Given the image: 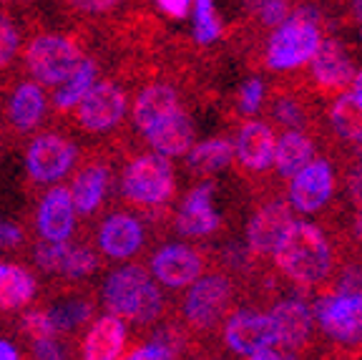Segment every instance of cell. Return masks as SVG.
<instances>
[{"label": "cell", "instance_id": "2e32d148", "mask_svg": "<svg viewBox=\"0 0 362 360\" xmlns=\"http://www.w3.org/2000/svg\"><path fill=\"white\" fill-rule=\"evenodd\" d=\"M226 348L237 355H255L257 350L274 348V335H272L267 313L252 308L234 310L226 315L224 330H221Z\"/></svg>", "mask_w": 362, "mask_h": 360}, {"label": "cell", "instance_id": "cb8c5ba5", "mask_svg": "<svg viewBox=\"0 0 362 360\" xmlns=\"http://www.w3.org/2000/svg\"><path fill=\"white\" fill-rule=\"evenodd\" d=\"M48 106L51 103H48L43 86H38L35 81H21L11 91V99H8V121L18 131L28 134V131L38 129L43 124Z\"/></svg>", "mask_w": 362, "mask_h": 360}, {"label": "cell", "instance_id": "f5cc1de1", "mask_svg": "<svg viewBox=\"0 0 362 360\" xmlns=\"http://www.w3.org/2000/svg\"><path fill=\"white\" fill-rule=\"evenodd\" d=\"M360 38H362V28H360Z\"/></svg>", "mask_w": 362, "mask_h": 360}, {"label": "cell", "instance_id": "4fadbf2b", "mask_svg": "<svg viewBox=\"0 0 362 360\" xmlns=\"http://www.w3.org/2000/svg\"><path fill=\"white\" fill-rule=\"evenodd\" d=\"M292 225L294 209L284 199H269L267 204H262L247 225V249L252 252V257H272Z\"/></svg>", "mask_w": 362, "mask_h": 360}, {"label": "cell", "instance_id": "7bdbcfd3", "mask_svg": "<svg viewBox=\"0 0 362 360\" xmlns=\"http://www.w3.org/2000/svg\"><path fill=\"white\" fill-rule=\"evenodd\" d=\"M23 242V230L16 222L0 220V247L3 249H13Z\"/></svg>", "mask_w": 362, "mask_h": 360}, {"label": "cell", "instance_id": "5bb4252c", "mask_svg": "<svg viewBox=\"0 0 362 360\" xmlns=\"http://www.w3.org/2000/svg\"><path fill=\"white\" fill-rule=\"evenodd\" d=\"M264 103L269 121L277 124L279 129L307 134V131L317 126V111L315 103H312V94L302 89V86H277L272 94L267 91Z\"/></svg>", "mask_w": 362, "mask_h": 360}, {"label": "cell", "instance_id": "f6af8a7d", "mask_svg": "<svg viewBox=\"0 0 362 360\" xmlns=\"http://www.w3.org/2000/svg\"><path fill=\"white\" fill-rule=\"evenodd\" d=\"M352 242L362 247V202H355V212H352V225H350Z\"/></svg>", "mask_w": 362, "mask_h": 360}, {"label": "cell", "instance_id": "7402d4cb", "mask_svg": "<svg viewBox=\"0 0 362 360\" xmlns=\"http://www.w3.org/2000/svg\"><path fill=\"white\" fill-rule=\"evenodd\" d=\"M126 322L103 313L90 322L81 343V360H121L126 350Z\"/></svg>", "mask_w": 362, "mask_h": 360}, {"label": "cell", "instance_id": "4316f807", "mask_svg": "<svg viewBox=\"0 0 362 360\" xmlns=\"http://www.w3.org/2000/svg\"><path fill=\"white\" fill-rule=\"evenodd\" d=\"M38 295V280L30 270L13 262H0V313H16Z\"/></svg>", "mask_w": 362, "mask_h": 360}, {"label": "cell", "instance_id": "f907efd6", "mask_svg": "<svg viewBox=\"0 0 362 360\" xmlns=\"http://www.w3.org/2000/svg\"><path fill=\"white\" fill-rule=\"evenodd\" d=\"M352 94L362 101V71H357L355 74V81H352Z\"/></svg>", "mask_w": 362, "mask_h": 360}, {"label": "cell", "instance_id": "ba28073f", "mask_svg": "<svg viewBox=\"0 0 362 360\" xmlns=\"http://www.w3.org/2000/svg\"><path fill=\"white\" fill-rule=\"evenodd\" d=\"M76 124L88 134H108L129 113V94L116 81H98L74 108Z\"/></svg>", "mask_w": 362, "mask_h": 360}, {"label": "cell", "instance_id": "d6a6232c", "mask_svg": "<svg viewBox=\"0 0 362 360\" xmlns=\"http://www.w3.org/2000/svg\"><path fill=\"white\" fill-rule=\"evenodd\" d=\"M101 267V257L90 247H83V244H74L68 247V254L63 259V267L58 275L66 277V280H83V277H90L93 272Z\"/></svg>", "mask_w": 362, "mask_h": 360}, {"label": "cell", "instance_id": "277c9868", "mask_svg": "<svg viewBox=\"0 0 362 360\" xmlns=\"http://www.w3.org/2000/svg\"><path fill=\"white\" fill-rule=\"evenodd\" d=\"M234 305V280L224 270L202 275L181 300V315L197 332L214 330Z\"/></svg>", "mask_w": 362, "mask_h": 360}, {"label": "cell", "instance_id": "d6986e66", "mask_svg": "<svg viewBox=\"0 0 362 360\" xmlns=\"http://www.w3.org/2000/svg\"><path fill=\"white\" fill-rule=\"evenodd\" d=\"M234 159H237L239 169L249 174H264L274 164V129L267 121H247L239 126L237 139L232 141Z\"/></svg>", "mask_w": 362, "mask_h": 360}, {"label": "cell", "instance_id": "e575fe53", "mask_svg": "<svg viewBox=\"0 0 362 360\" xmlns=\"http://www.w3.org/2000/svg\"><path fill=\"white\" fill-rule=\"evenodd\" d=\"M68 247H71V242H38L33 249V262L38 265V270L48 272V275H58L68 254Z\"/></svg>", "mask_w": 362, "mask_h": 360}, {"label": "cell", "instance_id": "816d5d0a", "mask_svg": "<svg viewBox=\"0 0 362 360\" xmlns=\"http://www.w3.org/2000/svg\"><path fill=\"white\" fill-rule=\"evenodd\" d=\"M202 360H214V358H202Z\"/></svg>", "mask_w": 362, "mask_h": 360}, {"label": "cell", "instance_id": "9a60e30c", "mask_svg": "<svg viewBox=\"0 0 362 360\" xmlns=\"http://www.w3.org/2000/svg\"><path fill=\"white\" fill-rule=\"evenodd\" d=\"M76 222H78V214L74 209L68 186H48L35 212V230H38L40 242H71Z\"/></svg>", "mask_w": 362, "mask_h": 360}, {"label": "cell", "instance_id": "9c48e42d", "mask_svg": "<svg viewBox=\"0 0 362 360\" xmlns=\"http://www.w3.org/2000/svg\"><path fill=\"white\" fill-rule=\"evenodd\" d=\"M315 320L334 343H362V295H325L315 305Z\"/></svg>", "mask_w": 362, "mask_h": 360}, {"label": "cell", "instance_id": "30bf717a", "mask_svg": "<svg viewBox=\"0 0 362 360\" xmlns=\"http://www.w3.org/2000/svg\"><path fill=\"white\" fill-rule=\"evenodd\" d=\"M206 257L202 249L192 244L171 242L158 247L151 254V275L156 277L158 285L181 290V287H192L202 275H206Z\"/></svg>", "mask_w": 362, "mask_h": 360}, {"label": "cell", "instance_id": "f35d334b", "mask_svg": "<svg viewBox=\"0 0 362 360\" xmlns=\"http://www.w3.org/2000/svg\"><path fill=\"white\" fill-rule=\"evenodd\" d=\"M23 330L28 332L33 340L56 338V332H53V325H51V317H48L45 310H28V313L23 315Z\"/></svg>", "mask_w": 362, "mask_h": 360}, {"label": "cell", "instance_id": "74e56055", "mask_svg": "<svg viewBox=\"0 0 362 360\" xmlns=\"http://www.w3.org/2000/svg\"><path fill=\"white\" fill-rule=\"evenodd\" d=\"M264 96H267V86L259 76L247 79L242 84V89H239V111H242L244 116H252V113L262 111Z\"/></svg>", "mask_w": 362, "mask_h": 360}, {"label": "cell", "instance_id": "6da1fadb", "mask_svg": "<svg viewBox=\"0 0 362 360\" xmlns=\"http://www.w3.org/2000/svg\"><path fill=\"white\" fill-rule=\"evenodd\" d=\"M272 259L287 280L302 287L329 282L334 270L332 244L325 237V232L310 222H294L282 237V242L277 244Z\"/></svg>", "mask_w": 362, "mask_h": 360}, {"label": "cell", "instance_id": "5b68a950", "mask_svg": "<svg viewBox=\"0 0 362 360\" xmlns=\"http://www.w3.org/2000/svg\"><path fill=\"white\" fill-rule=\"evenodd\" d=\"M83 58V48L66 33H40L25 45V68L38 86H61Z\"/></svg>", "mask_w": 362, "mask_h": 360}, {"label": "cell", "instance_id": "484cf974", "mask_svg": "<svg viewBox=\"0 0 362 360\" xmlns=\"http://www.w3.org/2000/svg\"><path fill=\"white\" fill-rule=\"evenodd\" d=\"M315 162V141L310 134H300V131H284L277 139L274 147V169H277L279 179H289L300 174L305 167Z\"/></svg>", "mask_w": 362, "mask_h": 360}, {"label": "cell", "instance_id": "d4e9b609", "mask_svg": "<svg viewBox=\"0 0 362 360\" xmlns=\"http://www.w3.org/2000/svg\"><path fill=\"white\" fill-rule=\"evenodd\" d=\"M146 144L151 147L153 154L164 159H176V157H187L189 149L194 147V124H192V116H189L184 108L169 116L164 124H158L153 131H148L146 136Z\"/></svg>", "mask_w": 362, "mask_h": 360}, {"label": "cell", "instance_id": "ee69618b", "mask_svg": "<svg viewBox=\"0 0 362 360\" xmlns=\"http://www.w3.org/2000/svg\"><path fill=\"white\" fill-rule=\"evenodd\" d=\"M192 6L194 3H189V0H158L156 8L164 16L174 18V21H181V18H187L189 13H192Z\"/></svg>", "mask_w": 362, "mask_h": 360}, {"label": "cell", "instance_id": "8fae6325", "mask_svg": "<svg viewBox=\"0 0 362 360\" xmlns=\"http://www.w3.org/2000/svg\"><path fill=\"white\" fill-rule=\"evenodd\" d=\"M272 335H274V348L282 353H302L312 338L315 315L305 300L289 298L277 303L267 313Z\"/></svg>", "mask_w": 362, "mask_h": 360}, {"label": "cell", "instance_id": "bcb514c9", "mask_svg": "<svg viewBox=\"0 0 362 360\" xmlns=\"http://www.w3.org/2000/svg\"><path fill=\"white\" fill-rule=\"evenodd\" d=\"M0 360H21V350L8 338H0Z\"/></svg>", "mask_w": 362, "mask_h": 360}, {"label": "cell", "instance_id": "1f68e13d", "mask_svg": "<svg viewBox=\"0 0 362 360\" xmlns=\"http://www.w3.org/2000/svg\"><path fill=\"white\" fill-rule=\"evenodd\" d=\"M192 18H194V40L199 45H209L221 38L224 23H221L216 6L211 0H197L192 6Z\"/></svg>", "mask_w": 362, "mask_h": 360}, {"label": "cell", "instance_id": "8992f818", "mask_svg": "<svg viewBox=\"0 0 362 360\" xmlns=\"http://www.w3.org/2000/svg\"><path fill=\"white\" fill-rule=\"evenodd\" d=\"M320 43H322L320 26L305 18L302 13H297V8H294L287 23H282L269 35L264 63L269 71H297L315 58Z\"/></svg>", "mask_w": 362, "mask_h": 360}, {"label": "cell", "instance_id": "8d00e7d4", "mask_svg": "<svg viewBox=\"0 0 362 360\" xmlns=\"http://www.w3.org/2000/svg\"><path fill=\"white\" fill-rule=\"evenodd\" d=\"M329 282H332L329 295H362V262H347L337 275L329 277Z\"/></svg>", "mask_w": 362, "mask_h": 360}, {"label": "cell", "instance_id": "44dd1931", "mask_svg": "<svg viewBox=\"0 0 362 360\" xmlns=\"http://www.w3.org/2000/svg\"><path fill=\"white\" fill-rule=\"evenodd\" d=\"M179 108L181 103L176 89H171L169 84H148L136 94L131 103V118L141 136H146L158 124H164L169 116H174Z\"/></svg>", "mask_w": 362, "mask_h": 360}, {"label": "cell", "instance_id": "3957f363", "mask_svg": "<svg viewBox=\"0 0 362 360\" xmlns=\"http://www.w3.org/2000/svg\"><path fill=\"white\" fill-rule=\"evenodd\" d=\"M176 189V171L169 159L153 152L134 157L121 171V194L136 207H164Z\"/></svg>", "mask_w": 362, "mask_h": 360}, {"label": "cell", "instance_id": "ab89813d", "mask_svg": "<svg viewBox=\"0 0 362 360\" xmlns=\"http://www.w3.org/2000/svg\"><path fill=\"white\" fill-rule=\"evenodd\" d=\"M252 259L255 257H252V252L247 249V244L232 242L224 249L221 262H224V267H226V275L232 277V272H249L252 270Z\"/></svg>", "mask_w": 362, "mask_h": 360}, {"label": "cell", "instance_id": "f1b7e54d", "mask_svg": "<svg viewBox=\"0 0 362 360\" xmlns=\"http://www.w3.org/2000/svg\"><path fill=\"white\" fill-rule=\"evenodd\" d=\"M96 84H98V66H96L93 58L86 56L74 74L68 76L61 86H56V94H53V108L61 111V113L74 111V108L83 101L86 96H88V91Z\"/></svg>", "mask_w": 362, "mask_h": 360}, {"label": "cell", "instance_id": "52a82bcc", "mask_svg": "<svg viewBox=\"0 0 362 360\" xmlns=\"http://www.w3.org/2000/svg\"><path fill=\"white\" fill-rule=\"evenodd\" d=\"M76 162H78L76 144L58 131H40L25 149V171L38 184L56 186L63 176L74 171Z\"/></svg>", "mask_w": 362, "mask_h": 360}, {"label": "cell", "instance_id": "7a4b0ae2", "mask_svg": "<svg viewBox=\"0 0 362 360\" xmlns=\"http://www.w3.org/2000/svg\"><path fill=\"white\" fill-rule=\"evenodd\" d=\"M101 303L108 315L126 317L136 325L156 322L166 310L161 287L141 265H121L108 272L101 287Z\"/></svg>", "mask_w": 362, "mask_h": 360}, {"label": "cell", "instance_id": "d590c367", "mask_svg": "<svg viewBox=\"0 0 362 360\" xmlns=\"http://www.w3.org/2000/svg\"><path fill=\"white\" fill-rule=\"evenodd\" d=\"M21 51V30L11 16L0 11V71L11 66V61Z\"/></svg>", "mask_w": 362, "mask_h": 360}, {"label": "cell", "instance_id": "681fc988", "mask_svg": "<svg viewBox=\"0 0 362 360\" xmlns=\"http://www.w3.org/2000/svg\"><path fill=\"white\" fill-rule=\"evenodd\" d=\"M350 21L362 23V0H357V3H350Z\"/></svg>", "mask_w": 362, "mask_h": 360}, {"label": "cell", "instance_id": "4dcf8cb0", "mask_svg": "<svg viewBox=\"0 0 362 360\" xmlns=\"http://www.w3.org/2000/svg\"><path fill=\"white\" fill-rule=\"evenodd\" d=\"M45 313L51 317L53 332L58 335V332H74L81 325H86L90 320V315H93V305L86 298H68L56 303L51 310H45Z\"/></svg>", "mask_w": 362, "mask_h": 360}, {"label": "cell", "instance_id": "60d3db41", "mask_svg": "<svg viewBox=\"0 0 362 360\" xmlns=\"http://www.w3.org/2000/svg\"><path fill=\"white\" fill-rule=\"evenodd\" d=\"M66 348L56 338L33 340V360H66Z\"/></svg>", "mask_w": 362, "mask_h": 360}, {"label": "cell", "instance_id": "c3c4849f", "mask_svg": "<svg viewBox=\"0 0 362 360\" xmlns=\"http://www.w3.org/2000/svg\"><path fill=\"white\" fill-rule=\"evenodd\" d=\"M116 3H78V8L83 11H111Z\"/></svg>", "mask_w": 362, "mask_h": 360}, {"label": "cell", "instance_id": "f546056e", "mask_svg": "<svg viewBox=\"0 0 362 360\" xmlns=\"http://www.w3.org/2000/svg\"><path fill=\"white\" fill-rule=\"evenodd\" d=\"M232 162H234V147L232 141L224 139V136H214V139H206L202 144H194L187 154L189 169L199 176L216 174V171L226 169Z\"/></svg>", "mask_w": 362, "mask_h": 360}, {"label": "cell", "instance_id": "7c38bea8", "mask_svg": "<svg viewBox=\"0 0 362 360\" xmlns=\"http://www.w3.org/2000/svg\"><path fill=\"white\" fill-rule=\"evenodd\" d=\"M146 242V227L131 212H111L96 230V247L106 259L126 262L141 252Z\"/></svg>", "mask_w": 362, "mask_h": 360}, {"label": "cell", "instance_id": "ac0fdd59", "mask_svg": "<svg viewBox=\"0 0 362 360\" xmlns=\"http://www.w3.org/2000/svg\"><path fill=\"white\" fill-rule=\"evenodd\" d=\"M312 81L325 94H345L355 81V66L347 56V48L337 38H325L312 58Z\"/></svg>", "mask_w": 362, "mask_h": 360}, {"label": "cell", "instance_id": "7dc6e473", "mask_svg": "<svg viewBox=\"0 0 362 360\" xmlns=\"http://www.w3.org/2000/svg\"><path fill=\"white\" fill-rule=\"evenodd\" d=\"M249 360H282V353L277 348H264L257 350L255 355H249Z\"/></svg>", "mask_w": 362, "mask_h": 360}, {"label": "cell", "instance_id": "ffe728a7", "mask_svg": "<svg viewBox=\"0 0 362 360\" xmlns=\"http://www.w3.org/2000/svg\"><path fill=\"white\" fill-rule=\"evenodd\" d=\"M221 227V217L214 209V184L204 181L189 191L176 214V230L181 237H209Z\"/></svg>", "mask_w": 362, "mask_h": 360}, {"label": "cell", "instance_id": "83f0119b", "mask_svg": "<svg viewBox=\"0 0 362 360\" xmlns=\"http://www.w3.org/2000/svg\"><path fill=\"white\" fill-rule=\"evenodd\" d=\"M329 129L339 141L355 147V152L362 149V101L352 91L339 94L329 103Z\"/></svg>", "mask_w": 362, "mask_h": 360}, {"label": "cell", "instance_id": "b9f144b4", "mask_svg": "<svg viewBox=\"0 0 362 360\" xmlns=\"http://www.w3.org/2000/svg\"><path fill=\"white\" fill-rule=\"evenodd\" d=\"M121 360H176V358L166 348H161V345L148 340V343L136 345V348L131 350V353H126V358H121Z\"/></svg>", "mask_w": 362, "mask_h": 360}, {"label": "cell", "instance_id": "e0dca14e", "mask_svg": "<svg viewBox=\"0 0 362 360\" xmlns=\"http://www.w3.org/2000/svg\"><path fill=\"white\" fill-rule=\"evenodd\" d=\"M334 171L327 159H315L289 181V207L302 214H315L332 199Z\"/></svg>", "mask_w": 362, "mask_h": 360}, {"label": "cell", "instance_id": "836d02e7", "mask_svg": "<svg viewBox=\"0 0 362 360\" xmlns=\"http://www.w3.org/2000/svg\"><path fill=\"white\" fill-rule=\"evenodd\" d=\"M252 16L257 18L262 28H274L277 30L282 23H287V18L292 16L294 6L284 3V0H262V3H252Z\"/></svg>", "mask_w": 362, "mask_h": 360}, {"label": "cell", "instance_id": "603a6c76", "mask_svg": "<svg viewBox=\"0 0 362 360\" xmlns=\"http://www.w3.org/2000/svg\"><path fill=\"white\" fill-rule=\"evenodd\" d=\"M111 186V169L106 164L90 162L86 167H81L74 174V181L68 186L71 199H74V209L78 217H90L101 209L103 199L108 194Z\"/></svg>", "mask_w": 362, "mask_h": 360}]
</instances>
